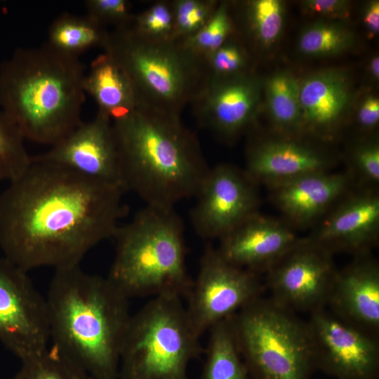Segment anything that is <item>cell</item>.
Segmentation results:
<instances>
[{
    "label": "cell",
    "mask_w": 379,
    "mask_h": 379,
    "mask_svg": "<svg viewBox=\"0 0 379 379\" xmlns=\"http://www.w3.org/2000/svg\"><path fill=\"white\" fill-rule=\"evenodd\" d=\"M254 182L245 171L226 164L210 168L195 195L191 221L206 239H221L256 213Z\"/></svg>",
    "instance_id": "cell-13"
},
{
    "label": "cell",
    "mask_w": 379,
    "mask_h": 379,
    "mask_svg": "<svg viewBox=\"0 0 379 379\" xmlns=\"http://www.w3.org/2000/svg\"><path fill=\"white\" fill-rule=\"evenodd\" d=\"M239 8H241L244 32L251 40L265 47L277 41L284 25V6L281 1H248Z\"/></svg>",
    "instance_id": "cell-26"
},
{
    "label": "cell",
    "mask_w": 379,
    "mask_h": 379,
    "mask_svg": "<svg viewBox=\"0 0 379 379\" xmlns=\"http://www.w3.org/2000/svg\"><path fill=\"white\" fill-rule=\"evenodd\" d=\"M317 370L335 379H378L379 340L327 307L306 321Z\"/></svg>",
    "instance_id": "cell-11"
},
{
    "label": "cell",
    "mask_w": 379,
    "mask_h": 379,
    "mask_svg": "<svg viewBox=\"0 0 379 379\" xmlns=\"http://www.w3.org/2000/svg\"><path fill=\"white\" fill-rule=\"evenodd\" d=\"M21 363L12 379H94L53 345Z\"/></svg>",
    "instance_id": "cell-27"
},
{
    "label": "cell",
    "mask_w": 379,
    "mask_h": 379,
    "mask_svg": "<svg viewBox=\"0 0 379 379\" xmlns=\"http://www.w3.org/2000/svg\"><path fill=\"white\" fill-rule=\"evenodd\" d=\"M220 240L217 249L225 260L258 274L267 272L300 241L286 225L257 213Z\"/></svg>",
    "instance_id": "cell-16"
},
{
    "label": "cell",
    "mask_w": 379,
    "mask_h": 379,
    "mask_svg": "<svg viewBox=\"0 0 379 379\" xmlns=\"http://www.w3.org/2000/svg\"><path fill=\"white\" fill-rule=\"evenodd\" d=\"M369 70L371 75L375 80L379 78V58L378 55L374 56L370 61Z\"/></svg>",
    "instance_id": "cell-39"
},
{
    "label": "cell",
    "mask_w": 379,
    "mask_h": 379,
    "mask_svg": "<svg viewBox=\"0 0 379 379\" xmlns=\"http://www.w3.org/2000/svg\"><path fill=\"white\" fill-rule=\"evenodd\" d=\"M234 33L204 58L207 79L231 77L251 72L248 52L241 41L233 38Z\"/></svg>",
    "instance_id": "cell-31"
},
{
    "label": "cell",
    "mask_w": 379,
    "mask_h": 379,
    "mask_svg": "<svg viewBox=\"0 0 379 379\" xmlns=\"http://www.w3.org/2000/svg\"><path fill=\"white\" fill-rule=\"evenodd\" d=\"M379 227V197L365 192L342 203L307 240L331 254L345 251L366 253L375 242Z\"/></svg>",
    "instance_id": "cell-18"
},
{
    "label": "cell",
    "mask_w": 379,
    "mask_h": 379,
    "mask_svg": "<svg viewBox=\"0 0 379 379\" xmlns=\"http://www.w3.org/2000/svg\"><path fill=\"white\" fill-rule=\"evenodd\" d=\"M351 99L350 81L338 69H324L308 76L299 85L302 126L326 133L340 119Z\"/></svg>",
    "instance_id": "cell-21"
},
{
    "label": "cell",
    "mask_w": 379,
    "mask_h": 379,
    "mask_svg": "<svg viewBox=\"0 0 379 379\" xmlns=\"http://www.w3.org/2000/svg\"><path fill=\"white\" fill-rule=\"evenodd\" d=\"M108 33L105 27L87 15L63 13L51 25L46 44L63 54L79 58L92 48H102Z\"/></svg>",
    "instance_id": "cell-24"
},
{
    "label": "cell",
    "mask_w": 379,
    "mask_h": 379,
    "mask_svg": "<svg viewBox=\"0 0 379 379\" xmlns=\"http://www.w3.org/2000/svg\"><path fill=\"white\" fill-rule=\"evenodd\" d=\"M358 173L368 182L379 180V147L376 143H367L358 147L354 155Z\"/></svg>",
    "instance_id": "cell-35"
},
{
    "label": "cell",
    "mask_w": 379,
    "mask_h": 379,
    "mask_svg": "<svg viewBox=\"0 0 379 379\" xmlns=\"http://www.w3.org/2000/svg\"><path fill=\"white\" fill-rule=\"evenodd\" d=\"M352 34L338 23L319 22L307 27L298 41L300 51L309 56H331L350 48Z\"/></svg>",
    "instance_id": "cell-28"
},
{
    "label": "cell",
    "mask_w": 379,
    "mask_h": 379,
    "mask_svg": "<svg viewBox=\"0 0 379 379\" xmlns=\"http://www.w3.org/2000/svg\"><path fill=\"white\" fill-rule=\"evenodd\" d=\"M181 298L154 297L131 315L120 352L118 379H188L202 352Z\"/></svg>",
    "instance_id": "cell-7"
},
{
    "label": "cell",
    "mask_w": 379,
    "mask_h": 379,
    "mask_svg": "<svg viewBox=\"0 0 379 379\" xmlns=\"http://www.w3.org/2000/svg\"><path fill=\"white\" fill-rule=\"evenodd\" d=\"M217 0H173L174 39L185 40L197 33L215 11Z\"/></svg>",
    "instance_id": "cell-32"
},
{
    "label": "cell",
    "mask_w": 379,
    "mask_h": 379,
    "mask_svg": "<svg viewBox=\"0 0 379 379\" xmlns=\"http://www.w3.org/2000/svg\"><path fill=\"white\" fill-rule=\"evenodd\" d=\"M326 307L352 325L379 336V266L366 253L336 272Z\"/></svg>",
    "instance_id": "cell-17"
},
{
    "label": "cell",
    "mask_w": 379,
    "mask_h": 379,
    "mask_svg": "<svg viewBox=\"0 0 379 379\" xmlns=\"http://www.w3.org/2000/svg\"><path fill=\"white\" fill-rule=\"evenodd\" d=\"M234 32L232 4L219 1L206 24L194 35L183 40L195 55L205 58L216 51Z\"/></svg>",
    "instance_id": "cell-30"
},
{
    "label": "cell",
    "mask_w": 379,
    "mask_h": 379,
    "mask_svg": "<svg viewBox=\"0 0 379 379\" xmlns=\"http://www.w3.org/2000/svg\"><path fill=\"white\" fill-rule=\"evenodd\" d=\"M86 15L103 27L114 29L129 25L134 14L131 3L126 0H88L85 2Z\"/></svg>",
    "instance_id": "cell-34"
},
{
    "label": "cell",
    "mask_w": 379,
    "mask_h": 379,
    "mask_svg": "<svg viewBox=\"0 0 379 379\" xmlns=\"http://www.w3.org/2000/svg\"><path fill=\"white\" fill-rule=\"evenodd\" d=\"M113 238L115 255L107 278L127 298L187 296L193 279L183 223L174 208L145 206Z\"/></svg>",
    "instance_id": "cell-5"
},
{
    "label": "cell",
    "mask_w": 379,
    "mask_h": 379,
    "mask_svg": "<svg viewBox=\"0 0 379 379\" xmlns=\"http://www.w3.org/2000/svg\"><path fill=\"white\" fill-rule=\"evenodd\" d=\"M130 26L147 38L157 40L174 39L172 1H157L146 10L134 14Z\"/></svg>",
    "instance_id": "cell-33"
},
{
    "label": "cell",
    "mask_w": 379,
    "mask_h": 379,
    "mask_svg": "<svg viewBox=\"0 0 379 379\" xmlns=\"http://www.w3.org/2000/svg\"><path fill=\"white\" fill-rule=\"evenodd\" d=\"M25 138L0 108V182L20 177L32 164L24 145Z\"/></svg>",
    "instance_id": "cell-29"
},
{
    "label": "cell",
    "mask_w": 379,
    "mask_h": 379,
    "mask_svg": "<svg viewBox=\"0 0 379 379\" xmlns=\"http://www.w3.org/2000/svg\"><path fill=\"white\" fill-rule=\"evenodd\" d=\"M336 272L331 254L300 241L267 271L265 286L279 305L311 313L326 307Z\"/></svg>",
    "instance_id": "cell-12"
},
{
    "label": "cell",
    "mask_w": 379,
    "mask_h": 379,
    "mask_svg": "<svg viewBox=\"0 0 379 379\" xmlns=\"http://www.w3.org/2000/svg\"><path fill=\"white\" fill-rule=\"evenodd\" d=\"M83 87L98 105V110L112 121L138 107L132 83L124 68L108 53L103 52L91 63L85 74Z\"/></svg>",
    "instance_id": "cell-22"
},
{
    "label": "cell",
    "mask_w": 379,
    "mask_h": 379,
    "mask_svg": "<svg viewBox=\"0 0 379 379\" xmlns=\"http://www.w3.org/2000/svg\"><path fill=\"white\" fill-rule=\"evenodd\" d=\"M45 298L53 345L94 379H118L129 299L80 265L55 270Z\"/></svg>",
    "instance_id": "cell-3"
},
{
    "label": "cell",
    "mask_w": 379,
    "mask_h": 379,
    "mask_svg": "<svg viewBox=\"0 0 379 379\" xmlns=\"http://www.w3.org/2000/svg\"><path fill=\"white\" fill-rule=\"evenodd\" d=\"M299 85L298 80L288 72L274 74L265 84L270 115L275 124L284 129H295L302 126Z\"/></svg>",
    "instance_id": "cell-25"
},
{
    "label": "cell",
    "mask_w": 379,
    "mask_h": 379,
    "mask_svg": "<svg viewBox=\"0 0 379 379\" xmlns=\"http://www.w3.org/2000/svg\"><path fill=\"white\" fill-rule=\"evenodd\" d=\"M237 343L253 379H311L317 371L307 322L262 296L232 317Z\"/></svg>",
    "instance_id": "cell-8"
},
{
    "label": "cell",
    "mask_w": 379,
    "mask_h": 379,
    "mask_svg": "<svg viewBox=\"0 0 379 379\" xmlns=\"http://www.w3.org/2000/svg\"><path fill=\"white\" fill-rule=\"evenodd\" d=\"M84 67L48 44L18 48L0 64V108L25 140L55 145L82 121Z\"/></svg>",
    "instance_id": "cell-4"
},
{
    "label": "cell",
    "mask_w": 379,
    "mask_h": 379,
    "mask_svg": "<svg viewBox=\"0 0 379 379\" xmlns=\"http://www.w3.org/2000/svg\"><path fill=\"white\" fill-rule=\"evenodd\" d=\"M262 82L253 72L207 79L192 102L199 125L230 140L255 119L260 105Z\"/></svg>",
    "instance_id": "cell-14"
},
{
    "label": "cell",
    "mask_w": 379,
    "mask_h": 379,
    "mask_svg": "<svg viewBox=\"0 0 379 379\" xmlns=\"http://www.w3.org/2000/svg\"><path fill=\"white\" fill-rule=\"evenodd\" d=\"M379 120V100L369 95L362 102L359 112L358 121L365 128H372L376 126Z\"/></svg>",
    "instance_id": "cell-37"
},
{
    "label": "cell",
    "mask_w": 379,
    "mask_h": 379,
    "mask_svg": "<svg viewBox=\"0 0 379 379\" xmlns=\"http://www.w3.org/2000/svg\"><path fill=\"white\" fill-rule=\"evenodd\" d=\"M32 161L53 163L123 187L112 120L99 110L93 120L81 122L49 150L32 156Z\"/></svg>",
    "instance_id": "cell-15"
},
{
    "label": "cell",
    "mask_w": 379,
    "mask_h": 379,
    "mask_svg": "<svg viewBox=\"0 0 379 379\" xmlns=\"http://www.w3.org/2000/svg\"><path fill=\"white\" fill-rule=\"evenodd\" d=\"M302 6L307 13L333 19L347 18L350 10V3L345 0H307Z\"/></svg>",
    "instance_id": "cell-36"
},
{
    "label": "cell",
    "mask_w": 379,
    "mask_h": 379,
    "mask_svg": "<svg viewBox=\"0 0 379 379\" xmlns=\"http://www.w3.org/2000/svg\"><path fill=\"white\" fill-rule=\"evenodd\" d=\"M364 22L368 35L372 37L379 32V1L368 4L364 14Z\"/></svg>",
    "instance_id": "cell-38"
},
{
    "label": "cell",
    "mask_w": 379,
    "mask_h": 379,
    "mask_svg": "<svg viewBox=\"0 0 379 379\" xmlns=\"http://www.w3.org/2000/svg\"><path fill=\"white\" fill-rule=\"evenodd\" d=\"M265 286L258 273L225 260L207 246L197 277L187 295L186 312L199 336L262 296Z\"/></svg>",
    "instance_id": "cell-9"
},
{
    "label": "cell",
    "mask_w": 379,
    "mask_h": 379,
    "mask_svg": "<svg viewBox=\"0 0 379 379\" xmlns=\"http://www.w3.org/2000/svg\"><path fill=\"white\" fill-rule=\"evenodd\" d=\"M345 173L320 171L272 187L277 205L296 225H306L321 215L345 191Z\"/></svg>",
    "instance_id": "cell-20"
},
{
    "label": "cell",
    "mask_w": 379,
    "mask_h": 379,
    "mask_svg": "<svg viewBox=\"0 0 379 379\" xmlns=\"http://www.w3.org/2000/svg\"><path fill=\"white\" fill-rule=\"evenodd\" d=\"M102 48L126 72L138 107L180 115L206 81L204 59L183 40L147 38L129 25L109 32Z\"/></svg>",
    "instance_id": "cell-6"
},
{
    "label": "cell",
    "mask_w": 379,
    "mask_h": 379,
    "mask_svg": "<svg viewBox=\"0 0 379 379\" xmlns=\"http://www.w3.org/2000/svg\"><path fill=\"white\" fill-rule=\"evenodd\" d=\"M112 124L126 192L164 208L195 197L210 167L180 115L138 106Z\"/></svg>",
    "instance_id": "cell-2"
},
{
    "label": "cell",
    "mask_w": 379,
    "mask_h": 379,
    "mask_svg": "<svg viewBox=\"0 0 379 379\" xmlns=\"http://www.w3.org/2000/svg\"><path fill=\"white\" fill-rule=\"evenodd\" d=\"M49 342L46 298L27 272L0 255V343L22 361Z\"/></svg>",
    "instance_id": "cell-10"
},
{
    "label": "cell",
    "mask_w": 379,
    "mask_h": 379,
    "mask_svg": "<svg viewBox=\"0 0 379 379\" xmlns=\"http://www.w3.org/2000/svg\"><path fill=\"white\" fill-rule=\"evenodd\" d=\"M232 317L212 326L201 379H249L239 352Z\"/></svg>",
    "instance_id": "cell-23"
},
{
    "label": "cell",
    "mask_w": 379,
    "mask_h": 379,
    "mask_svg": "<svg viewBox=\"0 0 379 379\" xmlns=\"http://www.w3.org/2000/svg\"><path fill=\"white\" fill-rule=\"evenodd\" d=\"M324 155L288 140L262 141L250 146L245 172L255 183L274 187L298 177L326 171Z\"/></svg>",
    "instance_id": "cell-19"
},
{
    "label": "cell",
    "mask_w": 379,
    "mask_h": 379,
    "mask_svg": "<svg viewBox=\"0 0 379 379\" xmlns=\"http://www.w3.org/2000/svg\"><path fill=\"white\" fill-rule=\"evenodd\" d=\"M126 192L50 162L32 161L0 194L3 255L29 272L79 265L94 246L113 238Z\"/></svg>",
    "instance_id": "cell-1"
}]
</instances>
